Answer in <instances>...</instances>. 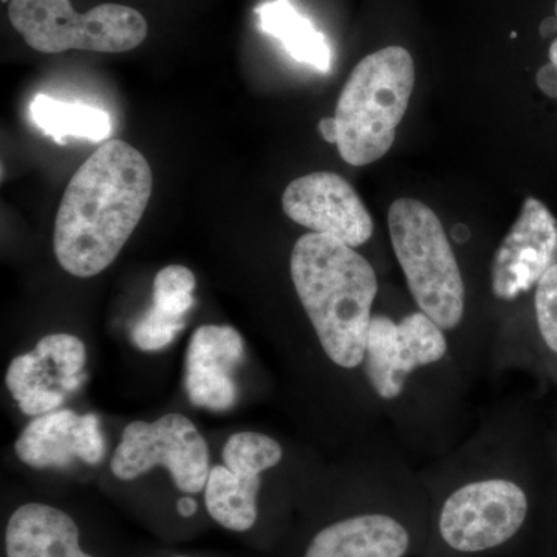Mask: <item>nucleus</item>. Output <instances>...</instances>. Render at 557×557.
Listing matches in <instances>:
<instances>
[{"label":"nucleus","mask_w":557,"mask_h":557,"mask_svg":"<svg viewBox=\"0 0 557 557\" xmlns=\"http://www.w3.org/2000/svg\"><path fill=\"white\" fill-rule=\"evenodd\" d=\"M549 60L557 64V39L552 44V49H549Z\"/></svg>","instance_id":"obj_30"},{"label":"nucleus","mask_w":557,"mask_h":557,"mask_svg":"<svg viewBox=\"0 0 557 557\" xmlns=\"http://www.w3.org/2000/svg\"><path fill=\"white\" fill-rule=\"evenodd\" d=\"M319 132L329 143H338V124L335 119H322L319 121Z\"/></svg>","instance_id":"obj_27"},{"label":"nucleus","mask_w":557,"mask_h":557,"mask_svg":"<svg viewBox=\"0 0 557 557\" xmlns=\"http://www.w3.org/2000/svg\"><path fill=\"white\" fill-rule=\"evenodd\" d=\"M293 222L357 248L372 237L373 220L357 190L333 172H313L293 180L282 196Z\"/></svg>","instance_id":"obj_8"},{"label":"nucleus","mask_w":557,"mask_h":557,"mask_svg":"<svg viewBox=\"0 0 557 557\" xmlns=\"http://www.w3.org/2000/svg\"><path fill=\"white\" fill-rule=\"evenodd\" d=\"M409 531L386 515H359L319 531L306 557H405Z\"/></svg>","instance_id":"obj_11"},{"label":"nucleus","mask_w":557,"mask_h":557,"mask_svg":"<svg viewBox=\"0 0 557 557\" xmlns=\"http://www.w3.org/2000/svg\"><path fill=\"white\" fill-rule=\"evenodd\" d=\"M260 475H242L226 467L209 471L205 502L209 516L226 530L244 533L258 520Z\"/></svg>","instance_id":"obj_15"},{"label":"nucleus","mask_w":557,"mask_h":557,"mask_svg":"<svg viewBox=\"0 0 557 557\" xmlns=\"http://www.w3.org/2000/svg\"><path fill=\"white\" fill-rule=\"evenodd\" d=\"M164 467L180 491L197 494L207 486L209 454L205 438L182 413H168L156 421H134L123 431L110 460L113 475L135 480L150 469Z\"/></svg>","instance_id":"obj_6"},{"label":"nucleus","mask_w":557,"mask_h":557,"mask_svg":"<svg viewBox=\"0 0 557 557\" xmlns=\"http://www.w3.org/2000/svg\"><path fill=\"white\" fill-rule=\"evenodd\" d=\"M463 234H468L467 226L457 225L456 228H454V237H456L458 242H463L465 239H468V237L463 236Z\"/></svg>","instance_id":"obj_29"},{"label":"nucleus","mask_w":557,"mask_h":557,"mask_svg":"<svg viewBox=\"0 0 557 557\" xmlns=\"http://www.w3.org/2000/svg\"><path fill=\"white\" fill-rule=\"evenodd\" d=\"M7 557H94L83 552L75 520L60 508L22 505L5 531Z\"/></svg>","instance_id":"obj_12"},{"label":"nucleus","mask_w":557,"mask_h":557,"mask_svg":"<svg viewBox=\"0 0 557 557\" xmlns=\"http://www.w3.org/2000/svg\"><path fill=\"white\" fill-rule=\"evenodd\" d=\"M289 271L325 355L339 368H358L379 293L368 259L343 242L311 233L293 247Z\"/></svg>","instance_id":"obj_2"},{"label":"nucleus","mask_w":557,"mask_h":557,"mask_svg":"<svg viewBox=\"0 0 557 557\" xmlns=\"http://www.w3.org/2000/svg\"><path fill=\"white\" fill-rule=\"evenodd\" d=\"M528 497L511 480L491 479L458 487L443 504L438 530L458 553H483L507 544L525 523Z\"/></svg>","instance_id":"obj_7"},{"label":"nucleus","mask_w":557,"mask_h":557,"mask_svg":"<svg viewBox=\"0 0 557 557\" xmlns=\"http://www.w3.org/2000/svg\"><path fill=\"white\" fill-rule=\"evenodd\" d=\"M556 20H557V0H556Z\"/></svg>","instance_id":"obj_31"},{"label":"nucleus","mask_w":557,"mask_h":557,"mask_svg":"<svg viewBox=\"0 0 557 557\" xmlns=\"http://www.w3.org/2000/svg\"><path fill=\"white\" fill-rule=\"evenodd\" d=\"M197 504L190 497H183L182 500L178 502V511L182 512V516L185 518H189L196 512Z\"/></svg>","instance_id":"obj_28"},{"label":"nucleus","mask_w":557,"mask_h":557,"mask_svg":"<svg viewBox=\"0 0 557 557\" xmlns=\"http://www.w3.org/2000/svg\"><path fill=\"white\" fill-rule=\"evenodd\" d=\"M104 437L100 420L94 413L81 417L78 426L79 460L87 465H98L104 457Z\"/></svg>","instance_id":"obj_25"},{"label":"nucleus","mask_w":557,"mask_h":557,"mask_svg":"<svg viewBox=\"0 0 557 557\" xmlns=\"http://www.w3.org/2000/svg\"><path fill=\"white\" fill-rule=\"evenodd\" d=\"M536 317L542 338L557 354V263L539 281Z\"/></svg>","instance_id":"obj_24"},{"label":"nucleus","mask_w":557,"mask_h":557,"mask_svg":"<svg viewBox=\"0 0 557 557\" xmlns=\"http://www.w3.org/2000/svg\"><path fill=\"white\" fill-rule=\"evenodd\" d=\"M148 160L123 139H109L70 180L54 220L53 249L62 269L94 277L112 265L152 196Z\"/></svg>","instance_id":"obj_1"},{"label":"nucleus","mask_w":557,"mask_h":557,"mask_svg":"<svg viewBox=\"0 0 557 557\" xmlns=\"http://www.w3.org/2000/svg\"><path fill=\"white\" fill-rule=\"evenodd\" d=\"M245 357L242 335L230 325H201L186 351L185 388L196 408L225 412L239 399L234 373Z\"/></svg>","instance_id":"obj_10"},{"label":"nucleus","mask_w":557,"mask_h":557,"mask_svg":"<svg viewBox=\"0 0 557 557\" xmlns=\"http://www.w3.org/2000/svg\"><path fill=\"white\" fill-rule=\"evenodd\" d=\"M259 25L267 35L281 40L289 57L309 64L321 73L332 67L327 39L288 0H273L256 10Z\"/></svg>","instance_id":"obj_14"},{"label":"nucleus","mask_w":557,"mask_h":557,"mask_svg":"<svg viewBox=\"0 0 557 557\" xmlns=\"http://www.w3.org/2000/svg\"><path fill=\"white\" fill-rule=\"evenodd\" d=\"M536 81L539 89L548 95L549 98L557 100V64L555 62H549V64L539 70Z\"/></svg>","instance_id":"obj_26"},{"label":"nucleus","mask_w":557,"mask_h":557,"mask_svg":"<svg viewBox=\"0 0 557 557\" xmlns=\"http://www.w3.org/2000/svg\"><path fill=\"white\" fill-rule=\"evenodd\" d=\"M196 276L183 265H170L160 270L153 278V307L170 314L185 319L194 306Z\"/></svg>","instance_id":"obj_22"},{"label":"nucleus","mask_w":557,"mask_h":557,"mask_svg":"<svg viewBox=\"0 0 557 557\" xmlns=\"http://www.w3.org/2000/svg\"><path fill=\"white\" fill-rule=\"evenodd\" d=\"M178 557H185V556H178Z\"/></svg>","instance_id":"obj_32"},{"label":"nucleus","mask_w":557,"mask_h":557,"mask_svg":"<svg viewBox=\"0 0 557 557\" xmlns=\"http://www.w3.org/2000/svg\"><path fill=\"white\" fill-rule=\"evenodd\" d=\"M388 231L417 306L443 330L456 329L463 319L465 285L437 214L403 197L388 209Z\"/></svg>","instance_id":"obj_4"},{"label":"nucleus","mask_w":557,"mask_h":557,"mask_svg":"<svg viewBox=\"0 0 557 557\" xmlns=\"http://www.w3.org/2000/svg\"><path fill=\"white\" fill-rule=\"evenodd\" d=\"M185 325V319L170 317L152 306L132 329V341L143 351L163 350Z\"/></svg>","instance_id":"obj_23"},{"label":"nucleus","mask_w":557,"mask_h":557,"mask_svg":"<svg viewBox=\"0 0 557 557\" xmlns=\"http://www.w3.org/2000/svg\"><path fill=\"white\" fill-rule=\"evenodd\" d=\"M53 369L36 355H20L7 370L5 383L25 416L40 417L60 409L65 399L60 380L51 375ZM54 370V369H53Z\"/></svg>","instance_id":"obj_17"},{"label":"nucleus","mask_w":557,"mask_h":557,"mask_svg":"<svg viewBox=\"0 0 557 557\" xmlns=\"http://www.w3.org/2000/svg\"><path fill=\"white\" fill-rule=\"evenodd\" d=\"M9 17L33 50L47 54L124 53L137 49L148 36L143 14L119 3H102L78 14L70 0H10Z\"/></svg>","instance_id":"obj_5"},{"label":"nucleus","mask_w":557,"mask_h":557,"mask_svg":"<svg viewBox=\"0 0 557 557\" xmlns=\"http://www.w3.org/2000/svg\"><path fill=\"white\" fill-rule=\"evenodd\" d=\"M398 344L406 375L417 368L434 364L448 351L443 329L423 311L409 314L399 322Z\"/></svg>","instance_id":"obj_19"},{"label":"nucleus","mask_w":557,"mask_h":557,"mask_svg":"<svg viewBox=\"0 0 557 557\" xmlns=\"http://www.w3.org/2000/svg\"><path fill=\"white\" fill-rule=\"evenodd\" d=\"M366 373L376 394L384 399L397 398L405 387L398 324L391 318L376 314L370 321L366 341Z\"/></svg>","instance_id":"obj_18"},{"label":"nucleus","mask_w":557,"mask_h":557,"mask_svg":"<svg viewBox=\"0 0 557 557\" xmlns=\"http://www.w3.org/2000/svg\"><path fill=\"white\" fill-rule=\"evenodd\" d=\"M225 467L236 474L260 475L282 460L281 445L259 432L231 435L222 453Z\"/></svg>","instance_id":"obj_20"},{"label":"nucleus","mask_w":557,"mask_h":557,"mask_svg":"<svg viewBox=\"0 0 557 557\" xmlns=\"http://www.w3.org/2000/svg\"><path fill=\"white\" fill-rule=\"evenodd\" d=\"M79 420L78 413L69 409L35 418L16 440L17 458L35 469L65 468L79 460Z\"/></svg>","instance_id":"obj_13"},{"label":"nucleus","mask_w":557,"mask_h":557,"mask_svg":"<svg viewBox=\"0 0 557 557\" xmlns=\"http://www.w3.org/2000/svg\"><path fill=\"white\" fill-rule=\"evenodd\" d=\"M35 354L54 369L61 380L62 391H76L81 386V372L86 366L87 351L83 341L69 333H53L44 336L35 348Z\"/></svg>","instance_id":"obj_21"},{"label":"nucleus","mask_w":557,"mask_h":557,"mask_svg":"<svg viewBox=\"0 0 557 557\" xmlns=\"http://www.w3.org/2000/svg\"><path fill=\"white\" fill-rule=\"evenodd\" d=\"M413 86L416 65L403 47H386L359 62L336 106V145L346 163L366 166L386 156Z\"/></svg>","instance_id":"obj_3"},{"label":"nucleus","mask_w":557,"mask_h":557,"mask_svg":"<svg viewBox=\"0 0 557 557\" xmlns=\"http://www.w3.org/2000/svg\"><path fill=\"white\" fill-rule=\"evenodd\" d=\"M30 115L36 126L60 145H67L69 138L102 141L112 131L106 110L53 100L47 95H38L32 101Z\"/></svg>","instance_id":"obj_16"},{"label":"nucleus","mask_w":557,"mask_h":557,"mask_svg":"<svg viewBox=\"0 0 557 557\" xmlns=\"http://www.w3.org/2000/svg\"><path fill=\"white\" fill-rule=\"evenodd\" d=\"M557 263V220L542 201L527 199L494 255L491 287L502 300L530 292Z\"/></svg>","instance_id":"obj_9"}]
</instances>
